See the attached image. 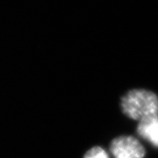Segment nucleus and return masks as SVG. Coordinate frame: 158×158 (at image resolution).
Segmentation results:
<instances>
[{
  "mask_svg": "<svg viewBox=\"0 0 158 158\" xmlns=\"http://www.w3.org/2000/svg\"><path fill=\"white\" fill-rule=\"evenodd\" d=\"M120 106L126 116L140 121L158 115V97L150 90H131L122 97Z\"/></svg>",
  "mask_w": 158,
  "mask_h": 158,
  "instance_id": "1",
  "label": "nucleus"
},
{
  "mask_svg": "<svg viewBox=\"0 0 158 158\" xmlns=\"http://www.w3.org/2000/svg\"><path fill=\"white\" fill-rule=\"evenodd\" d=\"M110 152L114 158H143L145 149L133 136H118L110 144Z\"/></svg>",
  "mask_w": 158,
  "mask_h": 158,
  "instance_id": "2",
  "label": "nucleus"
},
{
  "mask_svg": "<svg viewBox=\"0 0 158 158\" xmlns=\"http://www.w3.org/2000/svg\"><path fill=\"white\" fill-rule=\"evenodd\" d=\"M136 130L140 137L158 148V115L140 120Z\"/></svg>",
  "mask_w": 158,
  "mask_h": 158,
  "instance_id": "3",
  "label": "nucleus"
},
{
  "mask_svg": "<svg viewBox=\"0 0 158 158\" xmlns=\"http://www.w3.org/2000/svg\"><path fill=\"white\" fill-rule=\"evenodd\" d=\"M84 158H109L107 153L101 147H93L85 153Z\"/></svg>",
  "mask_w": 158,
  "mask_h": 158,
  "instance_id": "4",
  "label": "nucleus"
}]
</instances>
